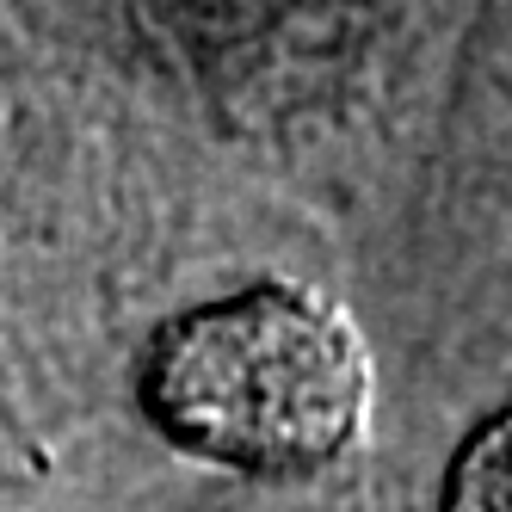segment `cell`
Returning <instances> with one entry per match:
<instances>
[{
	"label": "cell",
	"instance_id": "cell-1",
	"mask_svg": "<svg viewBox=\"0 0 512 512\" xmlns=\"http://www.w3.org/2000/svg\"><path fill=\"white\" fill-rule=\"evenodd\" d=\"M136 401L173 451L290 482L327 469L358 438L371 352L334 297L247 284L155 327Z\"/></svg>",
	"mask_w": 512,
	"mask_h": 512
},
{
	"label": "cell",
	"instance_id": "cell-2",
	"mask_svg": "<svg viewBox=\"0 0 512 512\" xmlns=\"http://www.w3.org/2000/svg\"><path fill=\"white\" fill-rule=\"evenodd\" d=\"M438 512H512V408L488 414L457 445Z\"/></svg>",
	"mask_w": 512,
	"mask_h": 512
}]
</instances>
